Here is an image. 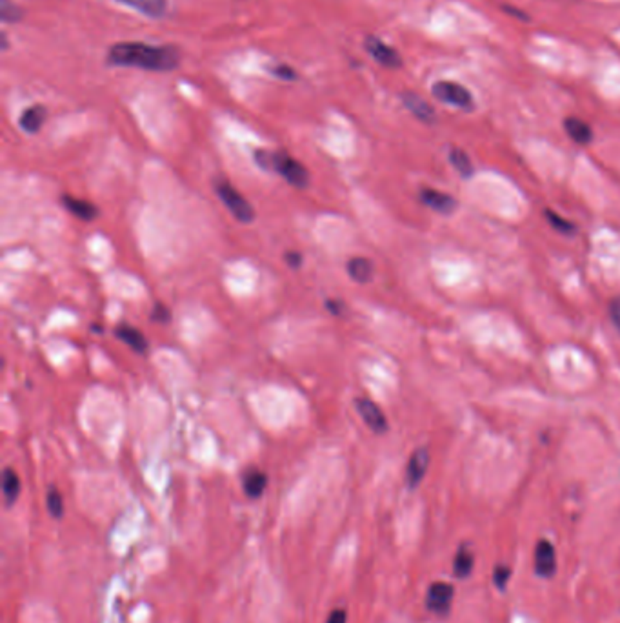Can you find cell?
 I'll use <instances>...</instances> for the list:
<instances>
[{
	"mask_svg": "<svg viewBox=\"0 0 620 623\" xmlns=\"http://www.w3.org/2000/svg\"><path fill=\"white\" fill-rule=\"evenodd\" d=\"M107 61L117 66H133L150 71H169L178 66V53L173 47L122 43L109 50Z\"/></svg>",
	"mask_w": 620,
	"mask_h": 623,
	"instance_id": "1",
	"label": "cell"
},
{
	"mask_svg": "<svg viewBox=\"0 0 620 623\" xmlns=\"http://www.w3.org/2000/svg\"><path fill=\"white\" fill-rule=\"evenodd\" d=\"M255 159H257L258 166L264 170H273L280 177L286 179V183H289L295 188H306L309 184V174L308 170L304 168L302 164L299 163L293 157H289L284 151H268V150H258L255 153Z\"/></svg>",
	"mask_w": 620,
	"mask_h": 623,
	"instance_id": "2",
	"label": "cell"
},
{
	"mask_svg": "<svg viewBox=\"0 0 620 623\" xmlns=\"http://www.w3.org/2000/svg\"><path fill=\"white\" fill-rule=\"evenodd\" d=\"M215 192H217V197H219L220 201L224 202L226 208L231 211V216L235 219L244 223V225H249L255 219V210H253L251 202L246 201L237 188H233L229 183H226V181H217L215 183Z\"/></svg>",
	"mask_w": 620,
	"mask_h": 623,
	"instance_id": "3",
	"label": "cell"
},
{
	"mask_svg": "<svg viewBox=\"0 0 620 623\" xmlns=\"http://www.w3.org/2000/svg\"><path fill=\"white\" fill-rule=\"evenodd\" d=\"M453 596H455V587L446 581H435L428 587L426 592V609L429 613L446 616L451 609Z\"/></svg>",
	"mask_w": 620,
	"mask_h": 623,
	"instance_id": "4",
	"label": "cell"
},
{
	"mask_svg": "<svg viewBox=\"0 0 620 623\" xmlns=\"http://www.w3.org/2000/svg\"><path fill=\"white\" fill-rule=\"evenodd\" d=\"M433 95L439 98V100H442V103L457 106V108L462 110L473 108V97H471L470 91H467L464 86L457 84V82H451V80H439V82H435Z\"/></svg>",
	"mask_w": 620,
	"mask_h": 623,
	"instance_id": "5",
	"label": "cell"
},
{
	"mask_svg": "<svg viewBox=\"0 0 620 623\" xmlns=\"http://www.w3.org/2000/svg\"><path fill=\"white\" fill-rule=\"evenodd\" d=\"M535 572L536 576L545 578V580L551 576H555L557 572L555 547H553L548 539H541L535 547Z\"/></svg>",
	"mask_w": 620,
	"mask_h": 623,
	"instance_id": "6",
	"label": "cell"
},
{
	"mask_svg": "<svg viewBox=\"0 0 620 623\" xmlns=\"http://www.w3.org/2000/svg\"><path fill=\"white\" fill-rule=\"evenodd\" d=\"M357 410H359L360 417L364 419V423L375 432V434H382L387 430V419L382 414V410L378 408V405H375L371 399L360 398L357 399Z\"/></svg>",
	"mask_w": 620,
	"mask_h": 623,
	"instance_id": "7",
	"label": "cell"
},
{
	"mask_svg": "<svg viewBox=\"0 0 620 623\" xmlns=\"http://www.w3.org/2000/svg\"><path fill=\"white\" fill-rule=\"evenodd\" d=\"M429 465V452L428 449L420 446L417 449L410 458V463H408L406 469V483L410 488H417L420 485V481L424 479L426 470H428Z\"/></svg>",
	"mask_w": 620,
	"mask_h": 623,
	"instance_id": "8",
	"label": "cell"
},
{
	"mask_svg": "<svg viewBox=\"0 0 620 623\" xmlns=\"http://www.w3.org/2000/svg\"><path fill=\"white\" fill-rule=\"evenodd\" d=\"M366 50L371 53L375 61L380 62L382 66L387 68H398L401 66V57L398 53L393 50V47L387 46L386 43H382L380 38L377 37H368L366 38Z\"/></svg>",
	"mask_w": 620,
	"mask_h": 623,
	"instance_id": "9",
	"label": "cell"
},
{
	"mask_svg": "<svg viewBox=\"0 0 620 623\" xmlns=\"http://www.w3.org/2000/svg\"><path fill=\"white\" fill-rule=\"evenodd\" d=\"M420 199L428 204L429 208H433L435 211L439 213H453V210L457 208V201L453 199L451 195L442 192H437V190H431V188H426L420 192Z\"/></svg>",
	"mask_w": 620,
	"mask_h": 623,
	"instance_id": "10",
	"label": "cell"
},
{
	"mask_svg": "<svg viewBox=\"0 0 620 623\" xmlns=\"http://www.w3.org/2000/svg\"><path fill=\"white\" fill-rule=\"evenodd\" d=\"M242 488L244 494H246L249 500H258L268 488V474L262 472V470L258 469L247 470V472L244 474Z\"/></svg>",
	"mask_w": 620,
	"mask_h": 623,
	"instance_id": "11",
	"label": "cell"
},
{
	"mask_svg": "<svg viewBox=\"0 0 620 623\" xmlns=\"http://www.w3.org/2000/svg\"><path fill=\"white\" fill-rule=\"evenodd\" d=\"M62 204H64L65 210L70 211V213H73V216L82 220H93L98 216V210L93 202L79 199V197L64 195L62 197Z\"/></svg>",
	"mask_w": 620,
	"mask_h": 623,
	"instance_id": "12",
	"label": "cell"
},
{
	"mask_svg": "<svg viewBox=\"0 0 620 623\" xmlns=\"http://www.w3.org/2000/svg\"><path fill=\"white\" fill-rule=\"evenodd\" d=\"M346 270H348V276L353 279L355 283L359 285H366L373 279V262L366 257H353L348 261L346 264Z\"/></svg>",
	"mask_w": 620,
	"mask_h": 623,
	"instance_id": "13",
	"label": "cell"
},
{
	"mask_svg": "<svg viewBox=\"0 0 620 623\" xmlns=\"http://www.w3.org/2000/svg\"><path fill=\"white\" fill-rule=\"evenodd\" d=\"M20 490H22V483H20L19 474L15 472L13 469H10V467H6L4 472H2V494H4L6 506H11L17 503Z\"/></svg>",
	"mask_w": 620,
	"mask_h": 623,
	"instance_id": "14",
	"label": "cell"
},
{
	"mask_svg": "<svg viewBox=\"0 0 620 623\" xmlns=\"http://www.w3.org/2000/svg\"><path fill=\"white\" fill-rule=\"evenodd\" d=\"M115 336H117L122 343H126L127 347H130L131 350H135L137 354H144V352L148 350V339H146L144 333L140 332V330H137L135 326H127V324L118 326L117 330H115Z\"/></svg>",
	"mask_w": 620,
	"mask_h": 623,
	"instance_id": "15",
	"label": "cell"
},
{
	"mask_svg": "<svg viewBox=\"0 0 620 623\" xmlns=\"http://www.w3.org/2000/svg\"><path fill=\"white\" fill-rule=\"evenodd\" d=\"M402 100H404V104H406V108L410 110V112L413 113L417 119H420V121L431 122L435 119L433 108H431V106L426 103L424 98L419 97V95L404 93L402 95Z\"/></svg>",
	"mask_w": 620,
	"mask_h": 623,
	"instance_id": "16",
	"label": "cell"
},
{
	"mask_svg": "<svg viewBox=\"0 0 620 623\" xmlns=\"http://www.w3.org/2000/svg\"><path fill=\"white\" fill-rule=\"evenodd\" d=\"M473 565H475V556L471 554V550L466 545H462L457 550V554H455V560H453L455 576L460 578V580H466L471 572H473Z\"/></svg>",
	"mask_w": 620,
	"mask_h": 623,
	"instance_id": "17",
	"label": "cell"
},
{
	"mask_svg": "<svg viewBox=\"0 0 620 623\" xmlns=\"http://www.w3.org/2000/svg\"><path fill=\"white\" fill-rule=\"evenodd\" d=\"M566 131H568V135L571 137L577 144H589L593 139L591 128L577 117L566 119Z\"/></svg>",
	"mask_w": 620,
	"mask_h": 623,
	"instance_id": "18",
	"label": "cell"
},
{
	"mask_svg": "<svg viewBox=\"0 0 620 623\" xmlns=\"http://www.w3.org/2000/svg\"><path fill=\"white\" fill-rule=\"evenodd\" d=\"M44 121H46V108H42V106H31V108H28L22 113L20 126H22L24 131H28V133H37L42 128Z\"/></svg>",
	"mask_w": 620,
	"mask_h": 623,
	"instance_id": "19",
	"label": "cell"
},
{
	"mask_svg": "<svg viewBox=\"0 0 620 623\" xmlns=\"http://www.w3.org/2000/svg\"><path fill=\"white\" fill-rule=\"evenodd\" d=\"M118 2H124V4L135 8V10L148 15V17H162L166 13V8H168L164 0H118Z\"/></svg>",
	"mask_w": 620,
	"mask_h": 623,
	"instance_id": "20",
	"label": "cell"
},
{
	"mask_svg": "<svg viewBox=\"0 0 620 623\" xmlns=\"http://www.w3.org/2000/svg\"><path fill=\"white\" fill-rule=\"evenodd\" d=\"M46 506H47V512L52 514V518L55 520H61L62 516H64V497H62L61 490L59 488H49L46 494Z\"/></svg>",
	"mask_w": 620,
	"mask_h": 623,
	"instance_id": "21",
	"label": "cell"
},
{
	"mask_svg": "<svg viewBox=\"0 0 620 623\" xmlns=\"http://www.w3.org/2000/svg\"><path fill=\"white\" fill-rule=\"evenodd\" d=\"M449 160H451V164L455 166V170H457L462 177H471V174H473V164H471L466 151L458 150V148H453L451 153H449Z\"/></svg>",
	"mask_w": 620,
	"mask_h": 623,
	"instance_id": "22",
	"label": "cell"
},
{
	"mask_svg": "<svg viewBox=\"0 0 620 623\" xmlns=\"http://www.w3.org/2000/svg\"><path fill=\"white\" fill-rule=\"evenodd\" d=\"M544 217L550 220V225L555 230H559L560 234H573L575 226L569 223V220L562 219L560 216H557L553 210H544Z\"/></svg>",
	"mask_w": 620,
	"mask_h": 623,
	"instance_id": "23",
	"label": "cell"
},
{
	"mask_svg": "<svg viewBox=\"0 0 620 623\" xmlns=\"http://www.w3.org/2000/svg\"><path fill=\"white\" fill-rule=\"evenodd\" d=\"M509 576H511V569L509 567H506V565H497V567H495L493 581H495V585L499 587L500 590L506 589V585H508V581H509Z\"/></svg>",
	"mask_w": 620,
	"mask_h": 623,
	"instance_id": "24",
	"label": "cell"
},
{
	"mask_svg": "<svg viewBox=\"0 0 620 623\" xmlns=\"http://www.w3.org/2000/svg\"><path fill=\"white\" fill-rule=\"evenodd\" d=\"M0 13H2V19H4L6 22H13V20L20 19V10L15 4H11L10 0H2Z\"/></svg>",
	"mask_w": 620,
	"mask_h": 623,
	"instance_id": "25",
	"label": "cell"
},
{
	"mask_svg": "<svg viewBox=\"0 0 620 623\" xmlns=\"http://www.w3.org/2000/svg\"><path fill=\"white\" fill-rule=\"evenodd\" d=\"M326 623H348V610L342 609V607H336L330 613Z\"/></svg>",
	"mask_w": 620,
	"mask_h": 623,
	"instance_id": "26",
	"label": "cell"
},
{
	"mask_svg": "<svg viewBox=\"0 0 620 623\" xmlns=\"http://www.w3.org/2000/svg\"><path fill=\"white\" fill-rule=\"evenodd\" d=\"M610 314L611 319H613V323H615V326L620 330V297H615V299L611 301Z\"/></svg>",
	"mask_w": 620,
	"mask_h": 623,
	"instance_id": "27",
	"label": "cell"
},
{
	"mask_svg": "<svg viewBox=\"0 0 620 623\" xmlns=\"http://www.w3.org/2000/svg\"><path fill=\"white\" fill-rule=\"evenodd\" d=\"M153 319H155V321H162V323H166V321H169V312H168V308H166V306H164V305H157V306H155V310H153Z\"/></svg>",
	"mask_w": 620,
	"mask_h": 623,
	"instance_id": "28",
	"label": "cell"
},
{
	"mask_svg": "<svg viewBox=\"0 0 620 623\" xmlns=\"http://www.w3.org/2000/svg\"><path fill=\"white\" fill-rule=\"evenodd\" d=\"M286 261L291 268H299L302 264V255L299 252H288L286 253Z\"/></svg>",
	"mask_w": 620,
	"mask_h": 623,
	"instance_id": "29",
	"label": "cell"
},
{
	"mask_svg": "<svg viewBox=\"0 0 620 623\" xmlns=\"http://www.w3.org/2000/svg\"><path fill=\"white\" fill-rule=\"evenodd\" d=\"M273 73L279 77H284V79H295L293 70L288 68V66H277V68H273Z\"/></svg>",
	"mask_w": 620,
	"mask_h": 623,
	"instance_id": "30",
	"label": "cell"
},
{
	"mask_svg": "<svg viewBox=\"0 0 620 623\" xmlns=\"http://www.w3.org/2000/svg\"><path fill=\"white\" fill-rule=\"evenodd\" d=\"M327 308H330V312H332L333 315H341L344 306H342L341 301L335 299V301H327Z\"/></svg>",
	"mask_w": 620,
	"mask_h": 623,
	"instance_id": "31",
	"label": "cell"
}]
</instances>
